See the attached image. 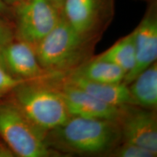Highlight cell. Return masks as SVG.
Segmentation results:
<instances>
[{"instance_id": "cell-1", "label": "cell", "mask_w": 157, "mask_h": 157, "mask_svg": "<svg viewBox=\"0 0 157 157\" xmlns=\"http://www.w3.org/2000/svg\"><path fill=\"white\" fill-rule=\"evenodd\" d=\"M51 150L62 154L106 157L122 142L116 120L71 117L64 124L46 133Z\"/></svg>"}, {"instance_id": "cell-2", "label": "cell", "mask_w": 157, "mask_h": 157, "mask_svg": "<svg viewBox=\"0 0 157 157\" xmlns=\"http://www.w3.org/2000/svg\"><path fill=\"white\" fill-rule=\"evenodd\" d=\"M98 43L78 34L61 15L56 26L34 48L47 72L65 76L89 61Z\"/></svg>"}, {"instance_id": "cell-3", "label": "cell", "mask_w": 157, "mask_h": 157, "mask_svg": "<svg viewBox=\"0 0 157 157\" xmlns=\"http://www.w3.org/2000/svg\"><path fill=\"white\" fill-rule=\"evenodd\" d=\"M49 78L23 82L8 95L27 119L45 133L60 126L71 117Z\"/></svg>"}, {"instance_id": "cell-4", "label": "cell", "mask_w": 157, "mask_h": 157, "mask_svg": "<svg viewBox=\"0 0 157 157\" xmlns=\"http://www.w3.org/2000/svg\"><path fill=\"white\" fill-rule=\"evenodd\" d=\"M45 136L46 133L34 126L8 96L0 100V140L15 156H60L49 148Z\"/></svg>"}, {"instance_id": "cell-5", "label": "cell", "mask_w": 157, "mask_h": 157, "mask_svg": "<svg viewBox=\"0 0 157 157\" xmlns=\"http://www.w3.org/2000/svg\"><path fill=\"white\" fill-rule=\"evenodd\" d=\"M116 0H64L61 13L78 34L98 42L113 22Z\"/></svg>"}, {"instance_id": "cell-6", "label": "cell", "mask_w": 157, "mask_h": 157, "mask_svg": "<svg viewBox=\"0 0 157 157\" xmlns=\"http://www.w3.org/2000/svg\"><path fill=\"white\" fill-rule=\"evenodd\" d=\"M11 8L14 37L33 45L56 26L62 15L48 0H23Z\"/></svg>"}, {"instance_id": "cell-7", "label": "cell", "mask_w": 157, "mask_h": 157, "mask_svg": "<svg viewBox=\"0 0 157 157\" xmlns=\"http://www.w3.org/2000/svg\"><path fill=\"white\" fill-rule=\"evenodd\" d=\"M115 120L122 141L143 147L157 154V110L125 104L119 107Z\"/></svg>"}, {"instance_id": "cell-8", "label": "cell", "mask_w": 157, "mask_h": 157, "mask_svg": "<svg viewBox=\"0 0 157 157\" xmlns=\"http://www.w3.org/2000/svg\"><path fill=\"white\" fill-rule=\"evenodd\" d=\"M0 63L13 77L23 82L56 76L42 67L34 45L15 37L0 46Z\"/></svg>"}, {"instance_id": "cell-9", "label": "cell", "mask_w": 157, "mask_h": 157, "mask_svg": "<svg viewBox=\"0 0 157 157\" xmlns=\"http://www.w3.org/2000/svg\"><path fill=\"white\" fill-rule=\"evenodd\" d=\"M135 48V64L124 77L127 85L141 71L156 62L157 59V2L147 4L144 15L133 30Z\"/></svg>"}, {"instance_id": "cell-10", "label": "cell", "mask_w": 157, "mask_h": 157, "mask_svg": "<svg viewBox=\"0 0 157 157\" xmlns=\"http://www.w3.org/2000/svg\"><path fill=\"white\" fill-rule=\"evenodd\" d=\"M62 76L49 78L57 88L71 117L98 118L115 120L119 106L102 102L79 88L63 81Z\"/></svg>"}, {"instance_id": "cell-11", "label": "cell", "mask_w": 157, "mask_h": 157, "mask_svg": "<svg viewBox=\"0 0 157 157\" xmlns=\"http://www.w3.org/2000/svg\"><path fill=\"white\" fill-rule=\"evenodd\" d=\"M63 81L95 98L104 103L114 106L132 104L127 85L121 83H102L91 81L79 76L67 74L62 76Z\"/></svg>"}, {"instance_id": "cell-12", "label": "cell", "mask_w": 157, "mask_h": 157, "mask_svg": "<svg viewBox=\"0 0 157 157\" xmlns=\"http://www.w3.org/2000/svg\"><path fill=\"white\" fill-rule=\"evenodd\" d=\"M127 88L131 103L145 109L157 110V62L141 71Z\"/></svg>"}, {"instance_id": "cell-13", "label": "cell", "mask_w": 157, "mask_h": 157, "mask_svg": "<svg viewBox=\"0 0 157 157\" xmlns=\"http://www.w3.org/2000/svg\"><path fill=\"white\" fill-rule=\"evenodd\" d=\"M68 74L102 83H121L125 76L124 71L117 65L98 59L95 56Z\"/></svg>"}, {"instance_id": "cell-14", "label": "cell", "mask_w": 157, "mask_h": 157, "mask_svg": "<svg viewBox=\"0 0 157 157\" xmlns=\"http://www.w3.org/2000/svg\"><path fill=\"white\" fill-rule=\"evenodd\" d=\"M95 58L117 65L125 75L132 70L135 64V48L133 31L117 40L112 46Z\"/></svg>"}, {"instance_id": "cell-15", "label": "cell", "mask_w": 157, "mask_h": 157, "mask_svg": "<svg viewBox=\"0 0 157 157\" xmlns=\"http://www.w3.org/2000/svg\"><path fill=\"white\" fill-rule=\"evenodd\" d=\"M156 154L148 149L122 141L113 148L106 157H156Z\"/></svg>"}, {"instance_id": "cell-16", "label": "cell", "mask_w": 157, "mask_h": 157, "mask_svg": "<svg viewBox=\"0 0 157 157\" xmlns=\"http://www.w3.org/2000/svg\"><path fill=\"white\" fill-rule=\"evenodd\" d=\"M23 81L13 77L0 63V100L7 98Z\"/></svg>"}, {"instance_id": "cell-17", "label": "cell", "mask_w": 157, "mask_h": 157, "mask_svg": "<svg viewBox=\"0 0 157 157\" xmlns=\"http://www.w3.org/2000/svg\"><path fill=\"white\" fill-rule=\"evenodd\" d=\"M14 37L11 22L0 17V46L5 44Z\"/></svg>"}, {"instance_id": "cell-18", "label": "cell", "mask_w": 157, "mask_h": 157, "mask_svg": "<svg viewBox=\"0 0 157 157\" xmlns=\"http://www.w3.org/2000/svg\"><path fill=\"white\" fill-rule=\"evenodd\" d=\"M0 17L10 22L12 18V8L0 0Z\"/></svg>"}, {"instance_id": "cell-19", "label": "cell", "mask_w": 157, "mask_h": 157, "mask_svg": "<svg viewBox=\"0 0 157 157\" xmlns=\"http://www.w3.org/2000/svg\"><path fill=\"white\" fill-rule=\"evenodd\" d=\"M8 154V148L2 141L0 140V157H5Z\"/></svg>"}, {"instance_id": "cell-20", "label": "cell", "mask_w": 157, "mask_h": 157, "mask_svg": "<svg viewBox=\"0 0 157 157\" xmlns=\"http://www.w3.org/2000/svg\"><path fill=\"white\" fill-rule=\"evenodd\" d=\"M48 1L52 4V5H54L59 10H62V7L63 5L64 0H48Z\"/></svg>"}, {"instance_id": "cell-21", "label": "cell", "mask_w": 157, "mask_h": 157, "mask_svg": "<svg viewBox=\"0 0 157 157\" xmlns=\"http://www.w3.org/2000/svg\"><path fill=\"white\" fill-rule=\"evenodd\" d=\"M21 1H23V0H2L3 2L6 4L10 7H13V6L16 5L17 4L21 2Z\"/></svg>"}, {"instance_id": "cell-22", "label": "cell", "mask_w": 157, "mask_h": 157, "mask_svg": "<svg viewBox=\"0 0 157 157\" xmlns=\"http://www.w3.org/2000/svg\"><path fill=\"white\" fill-rule=\"evenodd\" d=\"M137 1L145 2L148 4V3H151V2H157V0H137Z\"/></svg>"}]
</instances>
